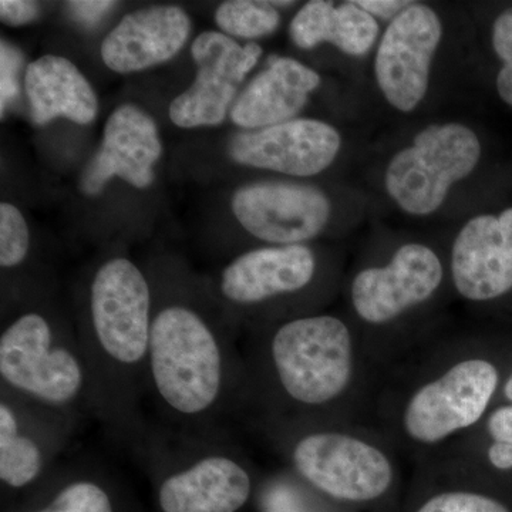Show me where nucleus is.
I'll use <instances>...</instances> for the list:
<instances>
[{
	"label": "nucleus",
	"mask_w": 512,
	"mask_h": 512,
	"mask_svg": "<svg viewBox=\"0 0 512 512\" xmlns=\"http://www.w3.org/2000/svg\"><path fill=\"white\" fill-rule=\"evenodd\" d=\"M147 400L160 426L187 434L225 433L248 404L247 369L234 330L201 288L177 268L153 279Z\"/></svg>",
	"instance_id": "obj_1"
},
{
	"label": "nucleus",
	"mask_w": 512,
	"mask_h": 512,
	"mask_svg": "<svg viewBox=\"0 0 512 512\" xmlns=\"http://www.w3.org/2000/svg\"><path fill=\"white\" fill-rule=\"evenodd\" d=\"M153 281L123 255L94 269L74 323L96 396L97 423L111 441L131 450L146 433L147 363Z\"/></svg>",
	"instance_id": "obj_2"
},
{
	"label": "nucleus",
	"mask_w": 512,
	"mask_h": 512,
	"mask_svg": "<svg viewBox=\"0 0 512 512\" xmlns=\"http://www.w3.org/2000/svg\"><path fill=\"white\" fill-rule=\"evenodd\" d=\"M245 360L248 403L262 400L299 412L323 409L348 390L353 340L332 315L298 316L279 323Z\"/></svg>",
	"instance_id": "obj_3"
},
{
	"label": "nucleus",
	"mask_w": 512,
	"mask_h": 512,
	"mask_svg": "<svg viewBox=\"0 0 512 512\" xmlns=\"http://www.w3.org/2000/svg\"><path fill=\"white\" fill-rule=\"evenodd\" d=\"M156 483L161 512H238L254 474L225 433L187 434L150 424L131 448Z\"/></svg>",
	"instance_id": "obj_4"
},
{
	"label": "nucleus",
	"mask_w": 512,
	"mask_h": 512,
	"mask_svg": "<svg viewBox=\"0 0 512 512\" xmlns=\"http://www.w3.org/2000/svg\"><path fill=\"white\" fill-rule=\"evenodd\" d=\"M0 387L80 420L97 421L92 373L76 326L46 309H25L3 326Z\"/></svg>",
	"instance_id": "obj_5"
},
{
	"label": "nucleus",
	"mask_w": 512,
	"mask_h": 512,
	"mask_svg": "<svg viewBox=\"0 0 512 512\" xmlns=\"http://www.w3.org/2000/svg\"><path fill=\"white\" fill-rule=\"evenodd\" d=\"M481 143L461 123L434 124L421 130L409 147L394 154L384 185L400 210L426 217L439 210L448 191L476 170Z\"/></svg>",
	"instance_id": "obj_6"
},
{
	"label": "nucleus",
	"mask_w": 512,
	"mask_h": 512,
	"mask_svg": "<svg viewBox=\"0 0 512 512\" xmlns=\"http://www.w3.org/2000/svg\"><path fill=\"white\" fill-rule=\"evenodd\" d=\"M295 473L315 490L346 503L377 500L392 487V463L382 450L340 431L308 429L286 437Z\"/></svg>",
	"instance_id": "obj_7"
},
{
	"label": "nucleus",
	"mask_w": 512,
	"mask_h": 512,
	"mask_svg": "<svg viewBox=\"0 0 512 512\" xmlns=\"http://www.w3.org/2000/svg\"><path fill=\"white\" fill-rule=\"evenodd\" d=\"M84 421L0 387V483L9 493L39 490L64 463Z\"/></svg>",
	"instance_id": "obj_8"
},
{
	"label": "nucleus",
	"mask_w": 512,
	"mask_h": 512,
	"mask_svg": "<svg viewBox=\"0 0 512 512\" xmlns=\"http://www.w3.org/2000/svg\"><path fill=\"white\" fill-rule=\"evenodd\" d=\"M318 274V258L306 245H274L238 255L208 288L231 329L249 312L308 289Z\"/></svg>",
	"instance_id": "obj_9"
},
{
	"label": "nucleus",
	"mask_w": 512,
	"mask_h": 512,
	"mask_svg": "<svg viewBox=\"0 0 512 512\" xmlns=\"http://www.w3.org/2000/svg\"><path fill=\"white\" fill-rule=\"evenodd\" d=\"M498 384L500 375L490 360H461L410 397L404 431L417 443H440L481 420Z\"/></svg>",
	"instance_id": "obj_10"
},
{
	"label": "nucleus",
	"mask_w": 512,
	"mask_h": 512,
	"mask_svg": "<svg viewBox=\"0 0 512 512\" xmlns=\"http://www.w3.org/2000/svg\"><path fill=\"white\" fill-rule=\"evenodd\" d=\"M197 76L191 87L170 104L168 116L175 126H218L227 119L239 86L258 64L262 47L255 42L239 45L221 32L201 33L191 46Z\"/></svg>",
	"instance_id": "obj_11"
},
{
	"label": "nucleus",
	"mask_w": 512,
	"mask_h": 512,
	"mask_svg": "<svg viewBox=\"0 0 512 512\" xmlns=\"http://www.w3.org/2000/svg\"><path fill=\"white\" fill-rule=\"evenodd\" d=\"M443 37L436 10L412 3L384 30L375 74L380 92L394 109L410 113L429 90L431 63Z\"/></svg>",
	"instance_id": "obj_12"
},
{
	"label": "nucleus",
	"mask_w": 512,
	"mask_h": 512,
	"mask_svg": "<svg viewBox=\"0 0 512 512\" xmlns=\"http://www.w3.org/2000/svg\"><path fill=\"white\" fill-rule=\"evenodd\" d=\"M232 212L239 225L266 244L299 245L328 225V195L312 185L264 181L234 192Z\"/></svg>",
	"instance_id": "obj_13"
},
{
	"label": "nucleus",
	"mask_w": 512,
	"mask_h": 512,
	"mask_svg": "<svg viewBox=\"0 0 512 512\" xmlns=\"http://www.w3.org/2000/svg\"><path fill=\"white\" fill-rule=\"evenodd\" d=\"M443 282V265L433 249L406 244L386 266L359 272L350 296L357 316L370 325H384L429 301Z\"/></svg>",
	"instance_id": "obj_14"
},
{
	"label": "nucleus",
	"mask_w": 512,
	"mask_h": 512,
	"mask_svg": "<svg viewBox=\"0 0 512 512\" xmlns=\"http://www.w3.org/2000/svg\"><path fill=\"white\" fill-rule=\"evenodd\" d=\"M340 147L339 131L325 121L293 119L238 133L229 143V156L247 167L312 177L330 167Z\"/></svg>",
	"instance_id": "obj_15"
},
{
	"label": "nucleus",
	"mask_w": 512,
	"mask_h": 512,
	"mask_svg": "<svg viewBox=\"0 0 512 512\" xmlns=\"http://www.w3.org/2000/svg\"><path fill=\"white\" fill-rule=\"evenodd\" d=\"M161 154L163 143L153 117L134 104H123L104 124L103 141L84 171L82 191L99 195L116 177L146 190L156 180L154 165Z\"/></svg>",
	"instance_id": "obj_16"
},
{
	"label": "nucleus",
	"mask_w": 512,
	"mask_h": 512,
	"mask_svg": "<svg viewBox=\"0 0 512 512\" xmlns=\"http://www.w3.org/2000/svg\"><path fill=\"white\" fill-rule=\"evenodd\" d=\"M451 274L468 301L500 298L512 289V208L471 218L451 251Z\"/></svg>",
	"instance_id": "obj_17"
},
{
	"label": "nucleus",
	"mask_w": 512,
	"mask_h": 512,
	"mask_svg": "<svg viewBox=\"0 0 512 512\" xmlns=\"http://www.w3.org/2000/svg\"><path fill=\"white\" fill-rule=\"evenodd\" d=\"M191 33V19L180 6H151L121 19L101 45V59L113 72H141L180 53Z\"/></svg>",
	"instance_id": "obj_18"
},
{
	"label": "nucleus",
	"mask_w": 512,
	"mask_h": 512,
	"mask_svg": "<svg viewBox=\"0 0 512 512\" xmlns=\"http://www.w3.org/2000/svg\"><path fill=\"white\" fill-rule=\"evenodd\" d=\"M266 63L268 67L245 87L229 111L232 123L248 131L293 120L322 82L318 72L291 57L272 55Z\"/></svg>",
	"instance_id": "obj_19"
},
{
	"label": "nucleus",
	"mask_w": 512,
	"mask_h": 512,
	"mask_svg": "<svg viewBox=\"0 0 512 512\" xmlns=\"http://www.w3.org/2000/svg\"><path fill=\"white\" fill-rule=\"evenodd\" d=\"M25 87L30 114L37 126H45L59 117L86 126L99 113V100L92 84L66 57L46 55L30 63Z\"/></svg>",
	"instance_id": "obj_20"
},
{
	"label": "nucleus",
	"mask_w": 512,
	"mask_h": 512,
	"mask_svg": "<svg viewBox=\"0 0 512 512\" xmlns=\"http://www.w3.org/2000/svg\"><path fill=\"white\" fill-rule=\"evenodd\" d=\"M292 42L299 49L311 50L332 43L349 56H365L379 36V23L355 2L336 6L325 0H312L296 13L289 26Z\"/></svg>",
	"instance_id": "obj_21"
},
{
	"label": "nucleus",
	"mask_w": 512,
	"mask_h": 512,
	"mask_svg": "<svg viewBox=\"0 0 512 512\" xmlns=\"http://www.w3.org/2000/svg\"><path fill=\"white\" fill-rule=\"evenodd\" d=\"M92 461H70L46 481L42 503L28 512H116L106 477Z\"/></svg>",
	"instance_id": "obj_22"
},
{
	"label": "nucleus",
	"mask_w": 512,
	"mask_h": 512,
	"mask_svg": "<svg viewBox=\"0 0 512 512\" xmlns=\"http://www.w3.org/2000/svg\"><path fill=\"white\" fill-rule=\"evenodd\" d=\"M215 22L224 35L258 39L274 33L281 16L271 2L229 0L215 12Z\"/></svg>",
	"instance_id": "obj_23"
},
{
	"label": "nucleus",
	"mask_w": 512,
	"mask_h": 512,
	"mask_svg": "<svg viewBox=\"0 0 512 512\" xmlns=\"http://www.w3.org/2000/svg\"><path fill=\"white\" fill-rule=\"evenodd\" d=\"M30 254L28 222L22 212L9 204H0V266L3 271L15 272L25 265Z\"/></svg>",
	"instance_id": "obj_24"
},
{
	"label": "nucleus",
	"mask_w": 512,
	"mask_h": 512,
	"mask_svg": "<svg viewBox=\"0 0 512 512\" xmlns=\"http://www.w3.org/2000/svg\"><path fill=\"white\" fill-rule=\"evenodd\" d=\"M416 512H511L490 495L471 491H447L429 498Z\"/></svg>",
	"instance_id": "obj_25"
},
{
	"label": "nucleus",
	"mask_w": 512,
	"mask_h": 512,
	"mask_svg": "<svg viewBox=\"0 0 512 512\" xmlns=\"http://www.w3.org/2000/svg\"><path fill=\"white\" fill-rule=\"evenodd\" d=\"M491 444L487 457L498 471L512 470V403L498 407L487 420Z\"/></svg>",
	"instance_id": "obj_26"
},
{
	"label": "nucleus",
	"mask_w": 512,
	"mask_h": 512,
	"mask_svg": "<svg viewBox=\"0 0 512 512\" xmlns=\"http://www.w3.org/2000/svg\"><path fill=\"white\" fill-rule=\"evenodd\" d=\"M495 55L503 60L497 76V92L512 107V8L504 10L493 26Z\"/></svg>",
	"instance_id": "obj_27"
},
{
	"label": "nucleus",
	"mask_w": 512,
	"mask_h": 512,
	"mask_svg": "<svg viewBox=\"0 0 512 512\" xmlns=\"http://www.w3.org/2000/svg\"><path fill=\"white\" fill-rule=\"evenodd\" d=\"M19 53L12 49L6 42H2V116L10 101L15 99L18 94V72H19Z\"/></svg>",
	"instance_id": "obj_28"
},
{
	"label": "nucleus",
	"mask_w": 512,
	"mask_h": 512,
	"mask_svg": "<svg viewBox=\"0 0 512 512\" xmlns=\"http://www.w3.org/2000/svg\"><path fill=\"white\" fill-rule=\"evenodd\" d=\"M40 5L29 0H2L0 2V18L9 26L28 25L39 18Z\"/></svg>",
	"instance_id": "obj_29"
},
{
	"label": "nucleus",
	"mask_w": 512,
	"mask_h": 512,
	"mask_svg": "<svg viewBox=\"0 0 512 512\" xmlns=\"http://www.w3.org/2000/svg\"><path fill=\"white\" fill-rule=\"evenodd\" d=\"M116 5L117 2H107V0H83V2L76 0V2L66 3L73 18L87 26L97 25Z\"/></svg>",
	"instance_id": "obj_30"
},
{
	"label": "nucleus",
	"mask_w": 512,
	"mask_h": 512,
	"mask_svg": "<svg viewBox=\"0 0 512 512\" xmlns=\"http://www.w3.org/2000/svg\"><path fill=\"white\" fill-rule=\"evenodd\" d=\"M363 10L373 16L383 20H392L397 18L404 9L409 8L413 2L406 0H357L355 2Z\"/></svg>",
	"instance_id": "obj_31"
},
{
	"label": "nucleus",
	"mask_w": 512,
	"mask_h": 512,
	"mask_svg": "<svg viewBox=\"0 0 512 512\" xmlns=\"http://www.w3.org/2000/svg\"><path fill=\"white\" fill-rule=\"evenodd\" d=\"M504 396L507 397L508 402L512 403V373L504 384Z\"/></svg>",
	"instance_id": "obj_32"
}]
</instances>
